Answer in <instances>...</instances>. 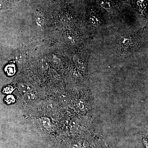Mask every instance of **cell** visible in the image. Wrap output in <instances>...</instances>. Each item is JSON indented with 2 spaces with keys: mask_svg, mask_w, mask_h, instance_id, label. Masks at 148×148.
Returning <instances> with one entry per match:
<instances>
[{
  "mask_svg": "<svg viewBox=\"0 0 148 148\" xmlns=\"http://www.w3.org/2000/svg\"><path fill=\"white\" fill-rule=\"evenodd\" d=\"M137 37L135 36H124L119 41V49L121 54L130 53L134 51L138 45Z\"/></svg>",
  "mask_w": 148,
  "mask_h": 148,
  "instance_id": "cell-1",
  "label": "cell"
},
{
  "mask_svg": "<svg viewBox=\"0 0 148 148\" xmlns=\"http://www.w3.org/2000/svg\"><path fill=\"white\" fill-rule=\"evenodd\" d=\"M88 20L91 26L98 27L103 23V17L101 12L96 8L89 10L88 14Z\"/></svg>",
  "mask_w": 148,
  "mask_h": 148,
  "instance_id": "cell-2",
  "label": "cell"
},
{
  "mask_svg": "<svg viewBox=\"0 0 148 148\" xmlns=\"http://www.w3.org/2000/svg\"><path fill=\"white\" fill-rule=\"evenodd\" d=\"M88 50L83 48V50L79 54H75L73 60L78 69L84 71L86 69V63L88 56Z\"/></svg>",
  "mask_w": 148,
  "mask_h": 148,
  "instance_id": "cell-3",
  "label": "cell"
},
{
  "mask_svg": "<svg viewBox=\"0 0 148 148\" xmlns=\"http://www.w3.org/2000/svg\"><path fill=\"white\" fill-rule=\"evenodd\" d=\"M97 3L101 8L108 11H111L117 8V0H97Z\"/></svg>",
  "mask_w": 148,
  "mask_h": 148,
  "instance_id": "cell-4",
  "label": "cell"
},
{
  "mask_svg": "<svg viewBox=\"0 0 148 148\" xmlns=\"http://www.w3.org/2000/svg\"><path fill=\"white\" fill-rule=\"evenodd\" d=\"M148 0H134L132 4L140 15L146 16L147 14V4Z\"/></svg>",
  "mask_w": 148,
  "mask_h": 148,
  "instance_id": "cell-5",
  "label": "cell"
},
{
  "mask_svg": "<svg viewBox=\"0 0 148 148\" xmlns=\"http://www.w3.org/2000/svg\"><path fill=\"white\" fill-rule=\"evenodd\" d=\"M35 20L37 26L39 28L42 29L45 23V17L44 14L41 10H38L36 12Z\"/></svg>",
  "mask_w": 148,
  "mask_h": 148,
  "instance_id": "cell-6",
  "label": "cell"
},
{
  "mask_svg": "<svg viewBox=\"0 0 148 148\" xmlns=\"http://www.w3.org/2000/svg\"><path fill=\"white\" fill-rule=\"evenodd\" d=\"M18 88L20 92L27 93L30 92L33 90V88L32 86L26 83H20L18 84Z\"/></svg>",
  "mask_w": 148,
  "mask_h": 148,
  "instance_id": "cell-7",
  "label": "cell"
},
{
  "mask_svg": "<svg viewBox=\"0 0 148 148\" xmlns=\"http://www.w3.org/2000/svg\"><path fill=\"white\" fill-rule=\"evenodd\" d=\"M66 38L67 40L72 44L76 43L78 41V37L75 32H70L66 34Z\"/></svg>",
  "mask_w": 148,
  "mask_h": 148,
  "instance_id": "cell-8",
  "label": "cell"
},
{
  "mask_svg": "<svg viewBox=\"0 0 148 148\" xmlns=\"http://www.w3.org/2000/svg\"><path fill=\"white\" fill-rule=\"evenodd\" d=\"M36 95L32 92H28L25 93L23 96V100L26 103H29L35 100Z\"/></svg>",
  "mask_w": 148,
  "mask_h": 148,
  "instance_id": "cell-9",
  "label": "cell"
},
{
  "mask_svg": "<svg viewBox=\"0 0 148 148\" xmlns=\"http://www.w3.org/2000/svg\"><path fill=\"white\" fill-rule=\"evenodd\" d=\"M5 71L8 76H12L16 72V68L13 64H10L6 66Z\"/></svg>",
  "mask_w": 148,
  "mask_h": 148,
  "instance_id": "cell-10",
  "label": "cell"
},
{
  "mask_svg": "<svg viewBox=\"0 0 148 148\" xmlns=\"http://www.w3.org/2000/svg\"><path fill=\"white\" fill-rule=\"evenodd\" d=\"M42 125L45 128L49 129L51 127V123L50 119L46 117H43L41 119Z\"/></svg>",
  "mask_w": 148,
  "mask_h": 148,
  "instance_id": "cell-11",
  "label": "cell"
},
{
  "mask_svg": "<svg viewBox=\"0 0 148 148\" xmlns=\"http://www.w3.org/2000/svg\"><path fill=\"white\" fill-rule=\"evenodd\" d=\"M22 53L21 52H16V54H15V60L16 62H18L19 64H21L23 62L24 60V57L22 56Z\"/></svg>",
  "mask_w": 148,
  "mask_h": 148,
  "instance_id": "cell-12",
  "label": "cell"
},
{
  "mask_svg": "<svg viewBox=\"0 0 148 148\" xmlns=\"http://www.w3.org/2000/svg\"><path fill=\"white\" fill-rule=\"evenodd\" d=\"M15 98L12 95H8L6 97L5 101L8 104L14 103L15 102Z\"/></svg>",
  "mask_w": 148,
  "mask_h": 148,
  "instance_id": "cell-13",
  "label": "cell"
},
{
  "mask_svg": "<svg viewBox=\"0 0 148 148\" xmlns=\"http://www.w3.org/2000/svg\"><path fill=\"white\" fill-rule=\"evenodd\" d=\"M14 88L11 86H8L4 88L3 92L5 94H10L13 91Z\"/></svg>",
  "mask_w": 148,
  "mask_h": 148,
  "instance_id": "cell-14",
  "label": "cell"
},
{
  "mask_svg": "<svg viewBox=\"0 0 148 148\" xmlns=\"http://www.w3.org/2000/svg\"><path fill=\"white\" fill-rule=\"evenodd\" d=\"M52 63L56 66H59L61 64V61L60 59L56 55H53L52 57Z\"/></svg>",
  "mask_w": 148,
  "mask_h": 148,
  "instance_id": "cell-15",
  "label": "cell"
},
{
  "mask_svg": "<svg viewBox=\"0 0 148 148\" xmlns=\"http://www.w3.org/2000/svg\"><path fill=\"white\" fill-rule=\"evenodd\" d=\"M42 68L44 70H46L48 67V64L47 61L45 59H43L41 61Z\"/></svg>",
  "mask_w": 148,
  "mask_h": 148,
  "instance_id": "cell-16",
  "label": "cell"
},
{
  "mask_svg": "<svg viewBox=\"0 0 148 148\" xmlns=\"http://www.w3.org/2000/svg\"><path fill=\"white\" fill-rule=\"evenodd\" d=\"M60 100L61 103H64V104L68 102L67 98L64 95H61V97H60Z\"/></svg>",
  "mask_w": 148,
  "mask_h": 148,
  "instance_id": "cell-17",
  "label": "cell"
},
{
  "mask_svg": "<svg viewBox=\"0 0 148 148\" xmlns=\"http://www.w3.org/2000/svg\"><path fill=\"white\" fill-rule=\"evenodd\" d=\"M124 1H126V2L132 3L134 2V0H124Z\"/></svg>",
  "mask_w": 148,
  "mask_h": 148,
  "instance_id": "cell-18",
  "label": "cell"
},
{
  "mask_svg": "<svg viewBox=\"0 0 148 148\" xmlns=\"http://www.w3.org/2000/svg\"><path fill=\"white\" fill-rule=\"evenodd\" d=\"M3 5V4L2 2L0 0V10H1V9L2 8Z\"/></svg>",
  "mask_w": 148,
  "mask_h": 148,
  "instance_id": "cell-19",
  "label": "cell"
},
{
  "mask_svg": "<svg viewBox=\"0 0 148 148\" xmlns=\"http://www.w3.org/2000/svg\"><path fill=\"white\" fill-rule=\"evenodd\" d=\"M54 1H56V0H54Z\"/></svg>",
  "mask_w": 148,
  "mask_h": 148,
  "instance_id": "cell-20",
  "label": "cell"
}]
</instances>
